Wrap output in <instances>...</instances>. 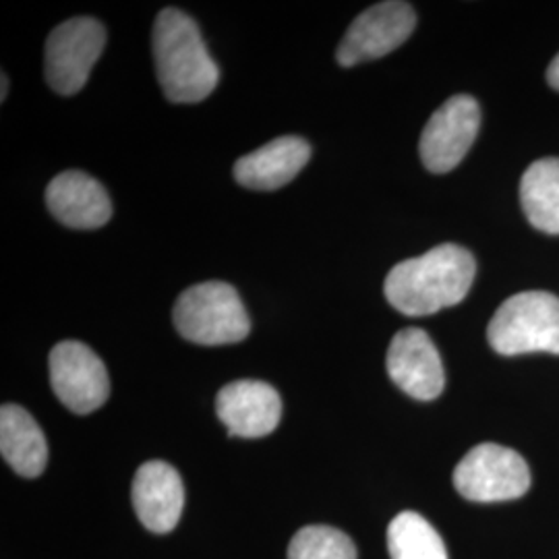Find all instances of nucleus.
<instances>
[{
	"label": "nucleus",
	"instance_id": "nucleus-1",
	"mask_svg": "<svg viewBox=\"0 0 559 559\" xmlns=\"http://www.w3.org/2000/svg\"><path fill=\"white\" fill-rule=\"evenodd\" d=\"M477 263L468 249L445 242L429 253L394 265L383 284L388 302L400 313L423 318L454 307L475 282Z\"/></svg>",
	"mask_w": 559,
	"mask_h": 559
},
{
	"label": "nucleus",
	"instance_id": "nucleus-2",
	"mask_svg": "<svg viewBox=\"0 0 559 559\" xmlns=\"http://www.w3.org/2000/svg\"><path fill=\"white\" fill-rule=\"evenodd\" d=\"M154 60L164 96L175 104L205 100L221 81L198 23L179 9H164L154 25Z\"/></svg>",
	"mask_w": 559,
	"mask_h": 559
},
{
	"label": "nucleus",
	"instance_id": "nucleus-3",
	"mask_svg": "<svg viewBox=\"0 0 559 559\" xmlns=\"http://www.w3.org/2000/svg\"><path fill=\"white\" fill-rule=\"evenodd\" d=\"M173 320L182 338L201 346L237 344L251 332L239 293L226 282H203L182 290Z\"/></svg>",
	"mask_w": 559,
	"mask_h": 559
},
{
	"label": "nucleus",
	"instance_id": "nucleus-4",
	"mask_svg": "<svg viewBox=\"0 0 559 559\" xmlns=\"http://www.w3.org/2000/svg\"><path fill=\"white\" fill-rule=\"evenodd\" d=\"M487 338L503 357L528 353L559 355V299L545 290H526L503 300L489 321Z\"/></svg>",
	"mask_w": 559,
	"mask_h": 559
},
{
	"label": "nucleus",
	"instance_id": "nucleus-5",
	"mask_svg": "<svg viewBox=\"0 0 559 559\" xmlns=\"http://www.w3.org/2000/svg\"><path fill=\"white\" fill-rule=\"evenodd\" d=\"M454 487L464 500L477 503L519 500L531 487V471L519 452L479 443L460 460Z\"/></svg>",
	"mask_w": 559,
	"mask_h": 559
},
{
	"label": "nucleus",
	"instance_id": "nucleus-6",
	"mask_svg": "<svg viewBox=\"0 0 559 559\" xmlns=\"http://www.w3.org/2000/svg\"><path fill=\"white\" fill-rule=\"evenodd\" d=\"M106 46V29L100 21L75 17L57 25L44 52L48 85L62 96H73L87 83L94 64Z\"/></svg>",
	"mask_w": 559,
	"mask_h": 559
},
{
	"label": "nucleus",
	"instance_id": "nucleus-7",
	"mask_svg": "<svg viewBox=\"0 0 559 559\" xmlns=\"http://www.w3.org/2000/svg\"><path fill=\"white\" fill-rule=\"evenodd\" d=\"M57 399L75 415H90L110 396V380L100 357L78 340L57 344L48 359Z\"/></svg>",
	"mask_w": 559,
	"mask_h": 559
},
{
	"label": "nucleus",
	"instance_id": "nucleus-8",
	"mask_svg": "<svg viewBox=\"0 0 559 559\" xmlns=\"http://www.w3.org/2000/svg\"><path fill=\"white\" fill-rule=\"evenodd\" d=\"M417 15L408 2L388 0L362 11L350 23L340 41L336 60L342 67H355L396 50L415 32Z\"/></svg>",
	"mask_w": 559,
	"mask_h": 559
},
{
	"label": "nucleus",
	"instance_id": "nucleus-9",
	"mask_svg": "<svg viewBox=\"0 0 559 559\" xmlns=\"http://www.w3.org/2000/svg\"><path fill=\"white\" fill-rule=\"evenodd\" d=\"M479 104L473 96L459 94L441 104L420 135V160L433 175H445L459 166L477 140Z\"/></svg>",
	"mask_w": 559,
	"mask_h": 559
},
{
	"label": "nucleus",
	"instance_id": "nucleus-10",
	"mask_svg": "<svg viewBox=\"0 0 559 559\" xmlns=\"http://www.w3.org/2000/svg\"><path fill=\"white\" fill-rule=\"evenodd\" d=\"M388 376L411 399L436 400L443 392L445 376L440 353L419 328L400 330L388 348Z\"/></svg>",
	"mask_w": 559,
	"mask_h": 559
},
{
	"label": "nucleus",
	"instance_id": "nucleus-11",
	"mask_svg": "<svg viewBox=\"0 0 559 559\" xmlns=\"http://www.w3.org/2000/svg\"><path fill=\"white\" fill-rule=\"evenodd\" d=\"M216 413L228 429V438L260 440L276 431L282 419V400L265 381H233L218 392Z\"/></svg>",
	"mask_w": 559,
	"mask_h": 559
},
{
	"label": "nucleus",
	"instance_id": "nucleus-12",
	"mask_svg": "<svg viewBox=\"0 0 559 559\" xmlns=\"http://www.w3.org/2000/svg\"><path fill=\"white\" fill-rule=\"evenodd\" d=\"M131 500L141 524L152 533H170L185 508V485L168 462L150 460L141 464L133 479Z\"/></svg>",
	"mask_w": 559,
	"mask_h": 559
},
{
	"label": "nucleus",
	"instance_id": "nucleus-13",
	"mask_svg": "<svg viewBox=\"0 0 559 559\" xmlns=\"http://www.w3.org/2000/svg\"><path fill=\"white\" fill-rule=\"evenodd\" d=\"M50 214L78 230L100 228L112 218V203L98 180L81 170H67L46 189Z\"/></svg>",
	"mask_w": 559,
	"mask_h": 559
},
{
	"label": "nucleus",
	"instance_id": "nucleus-14",
	"mask_svg": "<svg viewBox=\"0 0 559 559\" xmlns=\"http://www.w3.org/2000/svg\"><path fill=\"white\" fill-rule=\"evenodd\" d=\"M311 158V145L300 138H278L235 164V179L253 191H276L297 179Z\"/></svg>",
	"mask_w": 559,
	"mask_h": 559
},
{
	"label": "nucleus",
	"instance_id": "nucleus-15",
	"mask_svg": "<svg viewBox=\"0 0 559 559\" xmlns=\"http://www.w3.org/2000/svg\"><path fill=\"white\" fill-rule=\"evenodd\" d=\"M0 452L4 462L25 479L40 477L48 462V445L36 419L17 404L0 408Z\"/></svg>",
	"mask_w": 559,
	"mask_h": 559
},
{
	"label": "nucleus",
	"instance_id": "nucleus-16",
	"mask_svg": "<svg viewBox=\"0 0 559 559\" xmlns=\"http://www.w3.org/2000/svg\"><path fill=\"white\" fill-rule=\"evenodd\" d=\"M520 201L537 230L559 235V158H540L526 168L520 180Z\"/></svg>",
	"mask_w": 559,
	"mask_h": 559
},
{
	"label": "nucleus",
	"instance_id": "nucleus-17",
	"mask_svg": "<svg viewBox=\"0 0 559 559\" xmlns=\"http://www.w3.org/2000/svg\"><path fill=\"white\" fill-rule=\"evenodd\" d=\"M392 559H448L440 533L417 512H402L388 526Z\"/></svg>",
	"mask_w": 559,
	"mask_h": 559
},
{
	"label": "nucleus",
	"instance_id": "nucleus-18",
	"mask_svg": "<svg viewBox=\"0 0 559 559\" xmlns=\"http://www.w3.org/2000/svg\"><path fill=\"white\" fill-rule=\"evenodd\" d=\"M288 559H357V547L338 528L305 526L288 545Z\"/></svg>",
	"mask_w": 559,
	"mask_h": 559
},
{
	"label": "nucleus",
	"instance_id": "nucleus-19",
	"mask_svg": "<svg viewBox=\"0 0 559 559\" xmlns=\"http://www.w3.org/2000/svg\"><path fill=\"white\" fill-rule=\"evenodd\" d=\"M547 81H549V85H551L554 90H558L559 92V55L556 59L551 60V64H549V69H547Z\"/></svg>",
	"mask_w": 559,
	"mask_h": 559
},
{
	"label": "nucleus",
	"instance_id": "nucleus-20",
	"mask_svg": "<svg viewBox=\"0 0 559 559\" xmlns=\"http://www.w3.org/2000/svg\"><path fill=\"white\" fill-rule=\"evenodd\" d=\"M0 81H2V94H0V100L4 102L7 100V90H9V85H7V75H4V73H2Z\"/></svg>",
	"mask_w": 559,
	"mask_h": 559
}]
</instances>
